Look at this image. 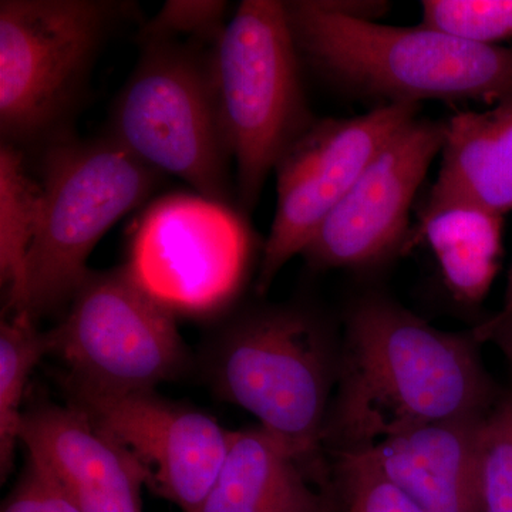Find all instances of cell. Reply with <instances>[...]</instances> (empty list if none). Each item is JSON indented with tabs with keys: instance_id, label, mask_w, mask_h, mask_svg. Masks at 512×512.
Returning a JSON list of instances; mask_svg holds the SVG:
<instances>
[{
	"instance_id": "obj_17",
	"label": "cell",
	"mask_w": 512,
	"mask_h": 512,
	"mask_svg": "<svg viewBox=\"0 0 512 512\" xmlns=\"http://www.w3.org/2000/svg\"><path fill=\"white\" fill-rule=\"evenodd\" d=\"M417 241L429 244L448 292L461 305L487 298L503 258V215L477 205L456 204L420 217Z\"/></svg>"
},
{
	"instance_id": "obj_13",
	"label": "cell",
	"mask_w": 512,
	"mask_h": 512,
	"mask_svg": "<svg viewBox=\"0 0 512 512\" xmlns=\"http://www.w3.org/2000/svg\"><path fill=\"white\" fill-rule=\"evenodd\" d=\"M20 443L82 512H143L144 468L74 407L42 403L23 413Z\"/></svg>"
},
{
	"instance_id": "obj_10",
	"label": "cell",
	"mask_w": 512,
	"mask_h": 512,
	"mask_svg": "<svg viewBox=\"0 0 512 512\" xmlns=\"http://www.w3.org/2000/svg\"><path fill=\"white\" fill-rule=\"evenodd\" d=\"M419 111L420 104H382L350 119H318L288 148L274 171L275 217L258 264V295L302 255L380 150Z\"/></svg>"
},
{
	"instance_id": "obj_2",
	"label": "cell",
	"mask_w": 512,
	"mask_h": 512,
	"mask_svg": "<svg viewBox=\"0 0 512 512\" xmlns=\"http://www.w3.org/2000/svg\"><path fill=\"white\" fill-rule=\"evenodd\" d=\"M284 5L303 69L340 93L377 106L512 99V49L348 18L323 0Z\"/></svg>"
},
{
	"instance_id": "obj_18",
	"label": "cell",
	"mask_w": 512,
	"mask_h": 512,
	"mask_svg": "<svg viewBox=\"0 0 512 512\" xmlns=\"http://www.w3.org/2000/svg\"><path fill=\"white\" fill-rule=\"evenodd\" d=\"M42 187L29 173L26 153L0 144V284L6 312L20 311L37 227Z\"/></svg>"
},
{
	"instance_id": "obj_24",
	"label": "cell",
	"mask_w": 512,
	"mask_h": 512,
	"mask_svg": "<svg viewBox=\"0 0 512 512\" xmlns=\"http://www.w3.org/2000/svg\"><path fill=\"white\" fill-rule=\"evenodd\" d=\"M2 512H82L52 474L35 457L26 458L18 483L2 505Z\"/></svg>"
},
{
	"instance_id": "obj_8",
	"label": "cell",
	"mask_w": 512,
	"mask_h": 512,
	"mask_svg": "<svg viewBox=\"0 0 512 512\" xmlns=\"http://www.w3.org/2000/svg\"><path fill=\"white\" fill-rule=\"evenodd\" d=\"M254 244L247 215L238 208L195 192H174L141 214L124 266L174 316L211 318L244 289Z\"/></svg>"
},
{
	"instance_id": "obj_7",
	"label": "cell",
	"mask_w": 512,
	"mask_h": 512,
	"mask_svg": "<svg viewBox=\"0 0 512 512\" xmlns=\"http://www.w3.org/2000/svg\"><path fill=\"white\" fill-rule=\"evenodd\" d=\"M212 80L239 210L258 204L269 174L315 123L284 2L244 0L211 52Z\"/></svg>"
},
{
	"instance_id": "obj_5",
	"label": "cell",
	"mask_w": 512,
	"mask_h": 512,
	"mask_svg": "<svg viewBox=\"0 0 512 512\" xmlns=\"http://www.w3.org/2000/svg\"><path fill=\"white\" fill-rule=\"evenodd\" d=\"M138 43L140 56L111 106L107 136L195 194L239 210L212 80L214 46L194 40Z\"/></svg>"
},
{
	"instance_id": "obj_3",
	"label": "cell",
	"mask_w": 512,
	"mask_h": 512,
	"mask_svg": "<svg viewBox=\"0 0 512 512\" xmlns=\"http://www.w3.org/2000/svg\"><path fill=\"white\" fill-rule=\"evenodd\" d=\"M339 355L329 326L312 309L291 303L249 306L210 340L204 373L222 400L254 414L259 427L320 483Z\"/></svg>"
},
{
	"instance_id": "obj_20",
	"label": "cell",
	"mask_w": 512,
	"mask_h": 512,
	"mask_svg": "<svg viewBox=\"0 0 512 512\" xmlns=\"http://www.w3.org/2000/svg\"><path fill=\"white\" fill-rule=\"evenodd\" d=\"M481 512H512V392L500 394L478 433Z\"/></svg>"
},
{
	"instance_id": "obj_9",
	"label": "cell",
	"mask_w": 512,
	"mask_h": 512,
	"mask_svg": "<svg viewBox=\"0 0 512 512\" xmlns=\"http://www.w3.org/2000/svg\"><path fill=\"white\" fill-rule=\"evenodd\" d=\"M67 308L47 340L70 376L109 392H150L187 372L190 356L175 316L126 266L89 271Z\"/></svg>"
},
{
	"instance_id": "obj_23",
	"label": "cell",
	"mask_w": 512,
	"mask_h": 512,
	"mask_svg": "<svg viewBox=\"0 0 512 512\" xmlns=\"http://www.w3.org/2000/svg\"><path fill=\"white\" fill-rule=\"evenodd\" d=\"M227 2L221 0H168L138 33V40H194L215 46L227 28Z\"/></svg>"
},
{
	"instance_id": "obj_22",
	"label": "cell",
	"mask_w": 512,
	"mask_h": 512,
	"mask_svg": "<svg viewBox=\"0 0 512 512\" xmlns=\"http://www.w3.org/2000/svg\"><path fill=\"white\" fill-rule=\"evenodd\" d=\"M336 477L345 512H424L363 451H338Z\"/></svg>"
},
{
	"instance_id": "obj_1",
	"label": "cell",
	"mask_w": 512,
	"mask_h": 512,
	"mask_svg": "<svg viewBox=\"0 0 512 512\" xmlns=\"http://www.w3.org/2000/svg\"><path fill=\"white\" fill-rule=\"evenodd\" d=\"M473 333L444 332L386 296L349 306L325 444L365 450L427 424L481 417L500 394Z\"/></svg>"
},
{
	"instance_id": "obj_21",
	"label": "cell",
	"mask_w": 512,
	"mask_h": 512,
	"mask_svg": "<svg viewBox=\"0 0 512 512\" xmlns=\"http://www.w3.org/2000/svg\"><path fill=\"white\" fill-rule=\"evenodd\" d=\"M421 26L481 46L512 37V0H424Z\"/></svg>"
},
{
	"instance_id": "obj_25",
	"label": "cell",
	"mask_w": 512,
	"mask_h": 512,
	"mask_svg": "<svg viewBox=\"0 0 512 512\" xmlns=\"http://www.w3.org/2000/svg\"><path fill=\"white\" fill-rule=\"evenodd\" d=\"M478 343H491L500 349L512 366V313L498 312L471 329Z\"/></svg>"
},
{
	"instance_id": "obj_4",
	"label": "cell",
	"mask_w": 512,
	"mask_h": 512,
	"mask_svg": "<svg viewBox=\"0 0 512 512\" xmlns=\"http://www.w3.org/2000/svg\"><path fill=\"white\" fill-rule=\"evenodd\" d=\"M133 5L0 2V136L28 153L74 136L97 56Z\"/></svg>"
},
{
	"instance_id": "obj_27",
	"label": "cell",
	"mask_w": 512,
	"mask_h": 512,
	"mask_svg": "<svg viewBox=\"0 0 512 512\" xmlns=\"http://www.w3.org/2000/svg\"><path fill=\"white\" fill-rule=\"evenodd\" d=\"M501 312L512 313V264L508 272L507 286H505L504 305Z\"/></svg>"
},
{
	"instance_id": "obj_19",
	"label": "cell",
	"mask_w": 512,
	"mask_h": 512,
	"mask_svg": "<svg viewBox=\"0 0 512 512\" xmlns=\"http://www.w3.org/2000/svg\"><path fill=\"white\" fill-rule=\"evenodd\" d=\"M0 325V477L12 473L20 443L22 402L33 367L49 355L47 332L25 311L6 312Z\"/></svg>"
},
{
	"instance_id": "obj_11",
	"label": "cell",
	"mask_w": 512,
	"mask_h": 512,
	"mask_svg": "<svg viewBox=\"0 0 512 512\" xmlns=\"http://www.w3.org/2000/svg\"><path fill=\"white\" fill-rule=\"evenodd\" d=\"M69 406L119 444L147 473L153 493L198 512L227 456L229 434L208 414L150 392H109L67 375Z\"/></svg>"
},
{
	"instance_id": "obj_26",
	"label": "cell",
	"mask_w": 512,
	"mask_h": 512,
	"mask_svg": "<svg viewBox=\"0 0 512 512\" xmlns=\"http://www.w3.org/2000/svg\"><path fill=\"white\" fill-rule=\"evenodd\" d=\"M333 12L339 15L348 16L352 19L372 20L376 22L380 16H383L390 8L387 2H348V0H323Z\"/></svg>"
},
{
	"instance_id": "obj_6",
	"label": "cell",
	"mask_w": 512,
	"mask_h": 512,
	"mask_svg": "<svg viewBox=\"0 0 512 512\" xmlns=\"http://www.w3.org/2000/svg\"><path fill=\"white\" fill-rule=\"evenodd\" d=\"M37 154L42 201L20 309L36 320L69 306L100 239L165 177L107 134L63 138Z\"/></svg>"
},
{
	"instance_id": "obj_12",
	"label": "cell",
	"mask_w": 512,
	"mask_h": 512,
	"mask_svg": "<svg viewBox=\"0 0 512 512\" xmlns=\"http://www.w3.org/2000/svg\"><path fill=\"white\" fill-rule=\"evenodd\" d=\"M444 121L407 124L380 150L302 252L309 266L362 269L403 252L409 215L443 150Z\"/></svg>"
},
{
	"instance_id": "obj_16",
	"label": "cell",
	"mask_w": 512,
	"mask_h": 512,
	"mask_svg": "<svg viewBox=\"0 0 512 512\" xmlns=\"http://www.w3.org/2000/svg\"><path fill=\"white\" fill-rule=\"evenodd\" d=\"M311 481L262 427L231 431L220 474L198 512H329Z\"/></svg>"
},
{
	"instance_id": "obj_14",
	"label": "cell",
	"mask_w": 512,
	"mask_h": 512,
	"mask_svg": "<svg viewBox=\"0 0 512 512\" xmlns=\"http://www.w3.org/2000/svg\"><path fill=\"white\" fill-rule=\"evenodd\" d=\"M483 417L427 424L360 451L424 512H481L478 433Z\"/></svg>"
},
{
	"instance_id": "obj_15",
	"label": "cell",
	"mask_w": 512,
	"mask_h": 512,
	"mask_svg": "<svg viewBox=\"0 0 512 512\" xmlns=\"http://www.w3.org/2000/svg\"><path fill=\"white\" fill-rule=\"evenodd\" d=\"M441 163L420 217L448 205L512 210V99L485 111H461L447 121Z\"/></svg>"
}]
</instances>
